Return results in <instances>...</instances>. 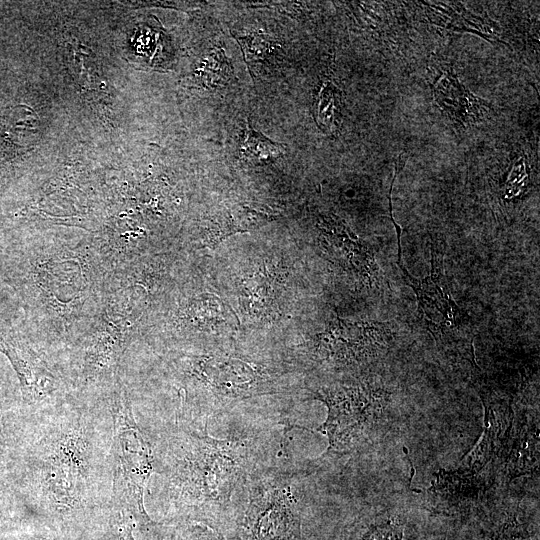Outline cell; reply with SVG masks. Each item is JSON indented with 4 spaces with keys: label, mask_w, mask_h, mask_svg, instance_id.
Instances as JSON below:
<instances>
[{
    "label": "cell",
    "mask_w": 540,
    "mask_h": 540,
    "mask_svg": "<svg viewBox=\"0 0 540 540\" xmlns=\"http://www.w3.org/2000/svg\"><path fill=\"white\" fill-rule=\"evenodd\" d=\"M110 391L74 394L49 412L27 417L17 452L13 495L21 497L32 523L70 540L112 529Z\"/></svg>",
    "instance_id": "obj_1"
},
{
    "label": "cell",
    "mask_w": 540,
    "mask_h": 540,
    "mask_svg": "<svg viewBox=\"0 0 540 540\" xmlns=\"http://www.w3.org/2000/svg\"><path fill=\"white\" fill-rule=\"evenodd\" d=\"M208 422L173 420L151 439L159 496L177 524L202 523L219 532L240 512L251 479L270 463L278 435L238 431L213 438Z\"/></svg>",
    "instance_id": "obj_2"
},
{
    "label": "cell",
    "mask_w": 540,
    "mask_h": 540,
    "mask_svg": "<svg viewBox=\"0 0 540 540\" xmlns=\"http://www.w3.org/2000/svg\"><path fill=\"white\" fill-rule=\"evenodd\" d=\"M28 269V295L37 323L33 336L65 358L100 309L109 267L93 238L43 244Z\"/></svg>",
    "instance_id": "obj_3"
},
{
    "label": "cell",
    "mask_w": 540,
    "mask_h": 540,
    "mask_svg": "<svg viewBox=\"0 0 540 540\" xmlns=\"http://www.w3.org/2000/svg\"><path fill=\"white\" fill-rule=\"evenodd\" d=\"M168 367L180 400L174 420L209 422L246 400L279 392L275 372L232 354L178 353Z\"/></svg>",
    "instance_id": "obj_4"
},
{
    "label": "cell",
    "mask_w": 540,
    "mask_h": 540,
    "mask_svg": "<svg viewBox=\"0 0 540 540\" xmlns=\"http://www.w3.org/2000/svg\"><path fill=\"white\" fill-rule=\"evenodd\" d=\"M109 404L113 417L112 517L129 518L150 539L164 540L163 526L149 517L144 505L145 488L154 472L152 444L136 421L123 378L111 389Z\"/></svg>",
    "instance_id": "obj_5"
},
{
    "label": "cell",
    "mask_w": 540,
    "mask_h": 540,
    "mask_svg": "<svg viewBox=\"0 0 540 540\" xmlns=\"http://www.w3.org/2000/svg\"><path fill=\"white\" fill-rule=\"evenodd\" d=\"M141 320L121 303L103 295L90 326L66 353V368L74 394L101 395L117 384Z\"/></svg>",
    "instance_id": "obj_6"
},
{
    "label": "cell",
    "mask_w": 540,
    "mask_h": 540,
    "mask_svg": "<svg viewBox=\"0 0 540 540\" xmlns=\"http://www.w3.org/2000/svg\"><path fill=\"white\" fill-rule=\"evenodd\" d=\"M297 475L274 465L251 479L237 515V540H302Z\"/></svg>",
    "instance_id": "obj_7"
},
{
    "label": "cell",
    "mask_w": 540,
    "mask_h": 540,
    "mask_svg": "<svg viewBox=\"0 0 540 540\" xmlns=\"http://www.w3.org/2000/svg\"><path fill=\"white\" fill-rule=\"evenodd\" d=\"M0 352L17 375L27 417L49 412L74 395L64 359L33 335L0 321Z\"/></svg>",
    "instance_id": "obj_8"
},
{
    "label": "cell",
    "mask_w": 540,
    "mask_h": 540,
    "mask_svg": "<svg viewBox=\"0 0 540 540\" xmlns=\"http://www.w3.org/2000/svg\"><path fill=\"white\" fill-rule=\"evenodd\" d=\"M431 270L424 278L413 277L398 256L404 281L417 299V316L437 346L449 353L473 358L471 318L454 300L444 270L446 243L431 236Z\"/></svg>",
    "instance_id": "obj_9"
},
{
    "label": "cell",
    "mask_w": 540,
    "mask_h": 540,
    "mask_svg": "<svg viewBox=\"0 0 540 540\" xmlns=\"http://www.w3.org/2000/svg\"><path fill=\"white\" fill-rule=\"evenodd\" d=\"M328 410L319 428L328 437L327 454H345L355 450L368 437L384 414L389 394L382 388L362 382L334 384L311 391Z\"/></svg>",
    "instance_id": "obj_10"
},
{
    "label": "cell",
    "mask_w": 540,
    "mask_h": 540,
    "mask_svg": "<svg viewBox=\"0 0 540 540\" xmlns=\"http://www.w3.org/2000/svg\"><path fill=\"white\" fill-rule=\"evenodd\" d=\"M392 342L391 323L336 317L316 336L313 351L320 360L336 367H356L384 356Z\"/></svg>",
    "instance_id": "obj_11"
},
{
    "label": "cell",
    "mask_w": 540,
    "mask_h": 540,
    "mask_svg": "<svg viewBox=\"0 0 540 540\" xmlns=\"http://www.w3.org/2000/svg\"><path fill=\"white\" fill-rule=\"evenodd\" d=\"M320 247L326 257L369 287L384 283L372 248L355 235L335 215H324L318 222Z\"/></svg>",
    "instance_id": "obj_12"
},
{
    "label": "cell",
    "mask_w": 540,
    "mask_h": 540,
    "mask_svg": "<svg viewBox=\"0 0 540 540\" xmlns=\"http://www.w3.org/2000/svg\"><path fill=\"white\" fill-rule=\"evenodd\" d=\"M478 473L470 468L440 469L428 489L432 509L446 515L469 511L480 500L484 488Z\"/></svg>",
    "instance_id": "obj_13"
},
{
    "label": "cell",
    "mask_w": 540,
    "mask_h": 540,
    "mask_svg": "<svg viewBox=\"0 0 540 540\" xmlns=\"http://www.w3.org/2000/svg\"><path fill=\"white\" fill-rule=\"evenodd\" d=\"M432 89L438 105L452 120L463 126L481 120L489 110V104L462 85L451 69L440 71Z\"/></svg>",
    "instance_id": "obj_14"
},
{
    "label": "cell",
    "mask_w": 540,
    "mask_h": 540,
    "mask_svg": "<svg viewBox=\"0 0 540 540\" xmlns=\"http://www.w3.org/2000/svg\"><path fill=\"white\" fill-rule=\"evenodd\" d=\"M482 398L485 410L484 431L475 448L467 455L468 468L476 472H479L501 452L513 421V415L508 406Z\"/></svg>",
    "instance_id": "obj_15"
},
{
    "label": "cell",
    "mask_w": 540,
    "mask_h": 540,
    "mask_svg": "<svg viewBox=\"0 0 540 540\" xmlns=\"http://www.w3.org/2000/svg\"><path fill=\"white\" fill-rule=\"evenodd\" d=\"M501 452L504 470L511 479L535 471L539 463L538 421L531 423L525 418L512 432L510 428Z\"/></svg>",
    "instance_id": "obj_16"
},
{
    "label": "cell",
    "mask_w": 540,
    "mask_h": 540,
    "mask_svg": "<svg viewBox=\"0 0 540 540\" xmlns=\"http://www.w3.org/2000/svg\"><path fill=\"white\" fill-rule=\"evenodd\" d=\"M271 217L247 207L238 212H229L223 217L217 218L209 226H206L201 234L203 247L214 248L224 238L237 232H245L250 228L261 226Z\"/></svg>",
    "instance_id": "obj_17"
},
{
    "label": "cell",
    "mask_w": 540,
    "mask_h": 540,
    "mask_svg": "<svg viewBox=\"0 0 540 540\" xmlns=\"http://www.w3.org/2000/svg\"><path fill=\"white\" fill-rule=\"evenodd\" d=\"M341 91L331 82H325L314 104V118L318 127L327 134L336 132L341 119Z\"/></svg>",
    "instance_id": "obj_18"
},
{
    "label": "cell",
    "mask_w": 540,
    "mask_h": 540,
    "mask_svg": "<svg viewBox=\"0 0 540 540\" xmlns=\"http://www.w3.org/2000/svg\"><path fill=\"white\" fill-rule=\"evenodd\" d=\"M285 151V146L272 141L265 135L255 130L250 122H247L244 138L241 143V155L253 162H269L280 157Z\"/></svg>",
    "instance_id": "obj_19"
},
{
    "label": "cell",
    "mask_w": 540,
    "mask_h": 540,
    "mask_svg": "<svg viewBox=\"0 0 540 540\" xmlns=\"http://www.w3.org/2000/svg\"><path fill=\"white\" fill-rule=\"evenodd\" d=\"M404 524L398 517L370 523L357 540H403Z\"/></svg>",
    "instance_id": "obj_20"
},
{
    "label": "cell",
    "mask_w": 540,
    "mask_h": 540,
    "mask_svg": "<svg viewBox=\"0 0 540 540\" xmlns=\"http://www.w3.org/2000/svg\"><path fill=\"white\" fill-rule=\"evenodd\" d=\"M486 540H533L526 523L510 517L492 530Z\"/></svg>",
    "instance_id": "obj_21"
},
{
    "label": "cell",
    "mask_w": 540,
    "mask_h": 540,
    "mask_svg": "<svg viewBox=\"0 0 540 540\" xmlns=\"http://www.w3.org/2000/svg\"><path fill=\"white\" fill-rule=\"evenodd\" d=\"M173 540H225L224 536L206 526L198 523L179 524Z\"/></svg>",
    "instance_id": "obj_22"
},
{
    "label": "cell",
    "mask_w": 540,
    "mask_h": 540,
    "mask_svg": "<svg viewBox=\"0 0 540 540\" xmlns=\"http://www.w3.org/2000/svg\"><path fill=\"white\" fill-rule=\"evenodd\" d=\"M529 169L524 158H519L511 167L506 182V196L512 198L526 190Z\"/></svg>",
    "instance_id": "obj_23"
},
{
    "label": "cell",
    "mask_w": 540,
    "mask_h": 540,
    "mask_svg": "<svg viewBox=\"0 0 540 540\" xmlns=\"http://www.w3.org/2000/svg\"><path fill=\"white\" fill-rule=\"evenodd\" d=\"M112 530L117 534V540H135L134 522L126 517L115 516L111 520Z\"/></svg>",
    "instance_id": "obj_24"
},
{
    "label": "cell",
    "mask_w": 540,
    "mask_h": 540,
    "mask_svg": "<svg viewBox=\"0 0 540 540\" xmlns=\"http://www.w3.org/2000/svg\"><path fill=\"white\" fill-rule=\"evenodd\" d=\"M20 540H70V539L36 524V531L24 536Z\"/></svg>",
    "instance_id": "obj_25"
}]
</instances>
